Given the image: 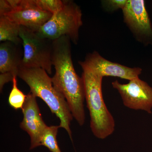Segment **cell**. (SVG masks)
Here are the masks:
<instances>
[{
    "label": "cell",
    "instance_id": "obj_1",
    "mask_svg": "<svg viewBox=\"0 0 152 152\" xmlns=\"http://www.w3.org/2000/svg\"><path fill=\"white\" fill-rule=\"evenodd\" d=\"M71 41L66 36L53 40L52 63L56 72L52 81L55 88L66 99L74 118L83 124L86 120L84 85L74 68Z\"/></svg>",
    "mask_w": 152,
    "mask_h": 152
},
{
    "label": "cell",
    "instance_id": "obj_2",
    "mask_svg": "<svg viewBox=\"0 0 152 152\" xmlns=\"http://www.w3.org/2000/svg\"><path fill=\"white\" fill-rule=\"evenodd\" d=\"M18 76L28 86L30 92L42 99L58 118L60 128L66 131L73 142L70 125L73 117L66 99L55 88L46 71L41 68H20Z\"/></svg>",
    "mask_w": 152,
    "mask_h": 152
},
{
    "label": "cell",
    "instance_id": "obj_3",
    "mask_svg": "<svg viewBox=\"0 0 152 152\" xmlns=\"http://www.w3.org/2000/svg\"><path fill=\"white\" fill-rule=\"evenodd\" d=\"M82 77L84 85L85 99L91 118L90 127L97 138L104 140L113 133L115 121L103 97V77L87 71H83Z\"/></svg>",
    "mask_w": 152,
    "mask_h": 152
},
{
    "label": "cell",
    "instance_id": "obj_4",
    "mask_svg": "<svg viewBox=\"0 0 152 152\" xmlns=\"http://www.w3.org/2000/svg\"><path fill=\"white\" fill-rule=\"evenodd\" d=\"M62 8L53 15L36 33L42 37L54 40L63 36L74 44L79 40V30L83 25L80 6L72 1H64Z\"/></svg>",
    "mask_w": 152,
    "mask_h": 152
},
{
    "label": "cell",
    "instance_id": "obj_5",
    "mask_svg": "<svg viewBox=\"0 0 152 152\" xmlns=\"http://www.w3.org/2000/svg\"><path fill=\"white\" fill-rule=\"evenodd\" d=\"M20 37L23 48L20 68H41L51 75L53 40L42 37L35 32L22 26Z\"/></svg>",
    "mask_w": 152,
    "mask_h": 152
},
{
    "label": "cell",
    "instance_id": "obj_6",
    "mask_svg": "<svg viewBox=\"0 0 152 152\" xmlns=\"http://www.w3.org/2000/svg\"><path fill=\"white\" fill-rule=\"evenodd\" d=\"M112 86L119 93L123 104L128 108L152 114V88L138 77L127 84L118 81L112 82Z\"/></svg>",
    "mask_w": 152,
    "mask_h": 152
},
{
    "label": "cell",
    "instance_id": "obj_7",
    "mask_svg": "<svg viewBox=\"0 0 152 152\" xmlns=\"http://www.w3.org/2000/svg\"><path fill=\"white\" fill-rule=\"evenodd\" d=\"M11 3L12 10L2 16L36 32L53 15L39 8L34 0H11Z\"/></svg>",
    "mask_w": 152,
    "mask_h": 152
},
{
    "label": "cell",
    "instance_id": "obj_8",
    "mask_svg": "<svg viewBox=\"0 0 152 152\" xmlns=\"http://www.w3.org/2000/svg\"><path fill=\"white\" fill-rule=\"evenodd\" d=\"M83 71L91 72L102 77H118L131 80L138 77L142 69L130 68L118 63L112 62L102 57L97 52L88 54L83 61H79Z\"/></svg>",
    "mask_w": 152,
    "mask_h": 152
},
{
    "label": "cell",
    "instance_id": "obj_9",
    "mask_svg": "<svg viewBox=\"0 0 152 152\" xmlns=\"http://www.w3.org/2000/svg\"><path fill=\"white\" fill-rule=\"evenodd\" d=\"M124 22L137 40L145 43L152 38L151 23L143 0H128L122 10Z\"/></svg>",
    "mask_w": 152,
    "mask_h": 152
},
{
    "label": "cell",
    "instance_id": "obj_10",
    "mask_svg": "<svg viewBox=\"0 0 152 152\" xmlns=\"http://www.w3.org/2000/svg\"><path fill=\"white\" fill-rule=\"evenodd\" d=\"M36 98L30 92L27 95L22 109L23 118L20 124L21 129L30 136V150L41 146V139L48 126L42 118Z\"/></svg>",
    "mask_w": 152,
    "mask_h": 152
},
{
    "label": "cell",
    "instance_id": "obj_11",
    "mask_svg": "<svg viewBox=\"0 0 152 152\" xmlns=\"http://www.w3.org/2000/svg\"><path fill=\"white\" fill-rule=\"evenodd\" d=\"M10 42H4L0 45V90L1 92L6 84L12 81L21 66L23 51L20 46Z\"/></svg>",
    "mask_w": 152,
    "mask_h": 152
},
{
    "label": "cell",
    "instance_id": "obj_12",
    "mask_svg": "<svg viewBox=\"0 0 152 152\" xmlns=\"http://www.w3.org/2000/svg\"><path fill=\"white\" fill-rule=\"evenodd\" d=\"M21 26L4 16H0V41L23 45L20 37Z\"/></svg>",
    "mask_w": 152,
    "mask_h": 152
},
{
    "label": "cell",
    "instance_id": "obj_13",
    "mask_svg": "<svg viewBox=\"0 0 152 152\" xmlns=\"http://www.w3.org/2000/svg\"><path fill=\"white\" fill-rule=\"evenodd\" d=\"M59 126H48L41 139V145L46 147L51 152H61L57 140Z\"/></svg>",
    "mask_w": 152,
    "mask_h": 152
},
{
    "label": "cell",
    "instance_id": "obj_14",
    "mask_svg": "<svg viewBox=\"0 0 152 152\" xmlns=\"http://www.w3.org/2000/svg\"><path fill=\"white\" fill-rule=\"evenodd\" d=\"M12 88L9 96V105L15 110L22 109L24 104L27 95L21 91L17 86V77L12 80Z\"/></svg>",
    "mask_w": 152,
    "mask_h": 152
},
{
    "label": "cell",
    "instance_id": "obj_15",
    "mask_svg": "<svg viewBox=\"0 0 152 152\" xmlns=\"http://www.w3.org/2000/svg\"><path fill=\"white\" fill-rule=\"evenodd\" d=\"M34 1L39 8L53 15L61 10L64 5V1L61 0H34Z\"/></svg>",
    "mask_w": 152,
    "mask_h": 152
},
{
    "label": "cell",
    "instance_id": "obj_16",
    "mask_svg": "<svg viewBox=\"0 0 152 152\" xmlns=\"http://www.w3.org/2000/svg\"><path fill=\"white\" fill-rule=\"evenodd\" d=\"M102 1V7L107 12H113L119 9L122 10L128 0H105Z\"/></svg>",
    "mask_w": 152,
    "mask_h": 152
}]
</instances>
